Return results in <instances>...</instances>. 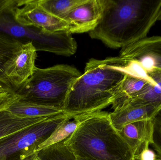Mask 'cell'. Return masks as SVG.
<instances>
[{
	"instance_id": "6da1fadb",
	"label": "cell",
	"mask_w": 161,
	"mask_h": 160,
	"mask_svg": "<svg viewBox=\"0 0 161 160\" xmlns=\"http://www.w3.org/2000/svg\"><path fill=\"white\" fill-rule=\"evenodd\" d=\"M161 14V0H105L91 38L111 49H122L148 36Z\"/></svg>"
},
{
	"instance_id": "7a4b0ae2",
	"label": "cell",
	"mask_w": 161,
	"mask_h": 160,
	"mask_svg": "<svg viewBox=\"0 0 161 160\" xmlns=\"http://www.w3.org/2000/svg\"><path fill=\"white\" fill-rule=\"evenodd\" d=\"M119 57L90 59L75 81L62 109L70 116L101 111L112 105L125 74L117 68Z\"/></svg>"
},
{
	"instance_id": "3957f363",
	"label": "cell",
	"mask_w": 161,
	"mask_h": 160,
	"mask_svg": "<svg viewBox=\"0 0 161 160\" xmlns=\"http://www.w3.org/2000/svg\"><path fill=\"white\" fill-rule=\"evenodd\" d=\"M108 115L98 112L64 141L76 157L89 160H134L130 148L113 126Z\"/></svg>"
},
{
	"instance_id": "277c9868",
	"label": "cell",
	"mask_w": 161,
	"mask_h": 160,
	"mask_svg": "<svg viewBox=\"0 0 161 160\" xmlns=\"http://www.w3.org/2000/svg\"><path fill=\"white\" fill-rule=\"evenodd\" d=\"M81 74L67 65L45 69L36 67L31 77L14 92L21 99L62 111L72 86Z\"/></svg>"
},
{
	"instance_id": "5b68a950",
	"label": "cell",
	"mask_w": 161,
	"mask_h": 160,
	"mask_svg": "<svg viewBox=\"0 0 161 160\" xmlns=\"http://www.w3.org/2000/svg\"><path fill=\"white\" fill-rule=\"evenodd\" d=\"M68 116L55 115L0 139V160H22L36 153Z\"/></svg>"
},
{
	"instance_id": "8992f818",
	"label": "cell",
	"mask_w": 161,
	"mask_h": 160,
	"mask_svg": "<svg viewBox=\"0 0 161 160\" xmlns=\"http://www.w3.org/2000/svg\"><path fill=\"white\" fill-rule=\"evenodd\" d=\"M14 14L16 21L23 27L35 26L50 33H69L68 23L44 10L38 0H19Z\"/></svg>"
},
{
	"instance_id": "52a82bcc",
	"label": "cell",
	"mask_w": 161,
	"mask_h": 160,
	"mask_svg": "<svg viewBox=\"0 0 161 160\" xmlns=\"http://www.w3.org/2000/svg\"><path fill=\"white\" fill-rule=\"evenodd\" d=\"M36 52L32 42L24 43L5 65V79L14 91L33 75L36 67Z\"/></svg>"
},
{
	"instance_id": "ba28073f",
	"label": "cell",
	"mask_w": 161,
	"mask_h": 160,
	"mask_svg": "<svg viewBox=\"0 0 161 160\" xmlns=\"http://www.w3.org/2000/svg\"><path fill=\"white\" fill-rule=\"evenodd\" d=\"M105 0H83L74 8L64 20L71 34L92 31L98 24L104 10Z\"/></svg>"
},
{
	"instance_id": "9c48e42d",
	"label": "cell",
	"mask_w": 161,
	"mask_h": 160,
	"mask_svg": "<svg viewBox=\"0 0 161 160\" xmlns=\"http://www.w3.org/2000/svg\"><path fill=\"white\" fill-rule=\"evenodd\" d=\"M117 132L129 147L133 157L139 155L147 146L151 145L153 143V119L127 124Z\"/></svg>"
},
{
	"instance_id": "30bf717a",
	"label": "cell",
	"mask_w": 161,
	"mask_h": 160,
	"mask_svg": "<svg viewBox=\"0 0 161 160\" xmlns=\"http://www.w3.org/2000/svg\"><path fill=\"white\" fill-rule=\"evenodd\" d=\"M19 0H0V34L19 39L23 43L30 42L34 27H23L15 18Z\"/></svg>"
},
{
	"instance_id": "8fae6325",
	"label": "cell",
	"mask_w": 161,
	"mask_h": 160,
	"mask_svg": "<svg viewBox=\"0 0 161 160\" xmlns=\"http://www.w3.org/2000/svg\"><path fill=\"white\" fill-rule=\"evenodd\" d=\"M161 109V102L143 106H126L109 113V119L117 131L127 124L141 120L153 119Z\"/></svg>"
},
{
	"instance_id": "7c38bea8",
	"label": "cell",
	"mask_w": 161,
	"mask_h": 160,
	"mask_svg": "<svg viewBox=\"0 0 161 160\" xmlns=\"http://www.w3.org/2000/svg\"><path fill=\"white\" fill-rule=\"evenodd\" d=\"M149 54L154 57L156 67L161 69V35L147 36L121 49L120 56L125 61L136 60Z\"/></svg>"
},
{
	"instance_id": "4fadbf2b",
	"label": "cell",
	"mask_w": 161,
	"mask_h": 160,
	"mask_svg": "<svg viewBox=\"0 0 161 160\" xmlns=\"http://www.w3.org/2000/svg\"><path fill=\"white\" fill-rule=\"evenodd\" d=\"M98 112L99 111L75 116L68 115L67 118L58 125L51 136L40 146L37 151L52 145L65 141L75 131L81 123L96 115Z\"/></svg>"
},
{
	"instance_id": "5bb4252c",
	"label": "cell",
	"mask_w": 161,
	"mask_h": 160,
	"mask_svg": "<svg viewBox=\"0 0 161 160\" xmlns=\"http://www.w3.org/2000/svg\"><path fill=\"white\" fill-rule=\"evenodd\" d=\"M53 116L54 115L43 117H24L12 113L6 109L2 110L0 111V139L46 120Z\"/></svg>"
},
{
	"instance_id": "9a60e30c",
	"label": "cell",
	"mask_w": 161,
	"mask_h": 160,
	"mask_svg": "<svg viewBox=\"0 0 161 160\" xmlns=\"http://www.w3.org/2000/svg\"><path fill=\"white\" fill-rule=\"evenodd\" d=\"M148 84H149L144 80L125 74L112 104L113 111L122 108L130 99L140 93Z\"/></svg>"
},
{
	"instance_id": "2e32d148",
	"label": "cell",
	"mask_w": 161,
	"mask_h": 160,
	"mask_svg": "<svg viewBox=\"0 0 161 160\" xmlns=\"http://www.w3.org/2000/svg\"><path fill=\"white\" fill-rule=\"evenodd\" d=\"M7 110L12 113L24 117H43L58 114L62 110L42 106L21 99L20 98L11 103Z\"/></svg>"
},
{
	"instance_id": "e0dca14e",
	"label": "cell",
	"mask_w": 161,
	"mask_h": 160,
	"mask_svg": "<svg viewBox=\"0 0 161 160\" xmlns=\"http://www.w3.org/2000/svg\"><path fill=\"white\" fill-rule=\"evenodd\" d=\"M36 154L38 160H77L64 141L38 150Z\"/></svg>"
},
{
	"instance_id": "ac0fdd59",
	"label": "cell",
	"mask_w": 161,
	"mask_h": 160,
	"mask_svg": "<svg viewBox=\"0 0 161 160\" xmlns=\"http://www.w3.org/2000/svg\"><path fill=\"white\" fill-rule=\"evenodd\" d=\"M83 0H38L45 11L61 19H65L70 11Z\"/></svg>"
},
{
	"instance_id": "d6986e66",
	"label": "cell",
	"mask_w": 161,
	"mask_h": 160,
	"mask_svg": "<svg viewBox=\"0 0 161 160\" xmlns=\"http://www.w3.org/2000/svg\"><path fill=\"white\" fill-rule=\"evenodd\" d=\"M23 44L24 43L19 39L0 34V79L1 80L7 81L4 77L5 65Z\"/></svg>"
},
{
	"instance_id": "ffe728a7",
	"label": "cell",
	"mask_w": 161,
	"mask_h": 160,
	"mask_svg": "<svg viewBox=\"0 0 161 160\" xmlns=\"http://www.w3.org/2000/svg\"><path fill=\"white\" fill-rule=\"evenodd\" d=\"M119 57L117 68L124 74L133 78L144 80L153 86L157 85L156 82L149 76L138 60L125 61L120 56Z\"/></svg>"
},
{
	"instance_id": "44dd1931",
	"label": "cell",
	"mask_w": 161,
	"mask_h": 160,
	"mask_svg": "<svg viewBox=\"0 0 161 160\" xmlns=\"http://www.w3.org/2000/svg\"><path fill=\"white\" fill-rule=\"evenodd\" d=\"M154 123L153 143L151 145L157 153L161 156V109L153 119Z\"/></svg>"
},
{
	"instance_id": "7402d4cb",
	"label": "cell",
	"mask_w": 161,
	"mask_h": 160,
	"mask_svg": "<svg viewBox=\"0 0 161 160\" xmlns=\"http://www.w3.org/2000/svg\"><path fill=\"white\" fill-rule=\"evenodd\" d=\"M19 98V97L13 91L0 92V111L7 109Z\"/></svg>"
},
{
	"instance_id": "603a6c76",
	"label": "cell",
	"mask_w": 161,
	"mask_h": 160,
	"mask_svg": "<svg viewBox=\"0 0 161 160\" xmlns=\"http://www.w3.org/2000/svg\"><path fill=\"white\" fill-rule=\"evenodd\" d=\"M136 60L140 62L142 67L148 74L153 71L156 68L155 59L149 54L142 55Z\"/></svg>"
},
{
	"instance_id": "cb8c5ba5",
	"label": "cell",
	"mask_w": 161,
	"mask_h": 160,
	"mask_svg": "<svg viewBox=\"0 0 161 160\" xmlns=\"http://www.w3.org/2000/svg\"><path fill=\"white\" fill-rule=\"evenodd\" d=\"M157 154L149 148V146H147L139 155L134 157V160H156Z\"/></svg>"
},
{
	"instance_id": "d4e9b609",
	"label": "cell",
	"mask_w": 161,
	"mask_h": 160,
	"mask_svg": "<svg viewBox=\"0 0 161 160\" xmlns=\"http://www.w3.org/2000/svg\"><path fill=\"white\" fill-rule=\"evenodd\" d=\"M22 160H38L36 152L27 156Z\"/></svg>"
},
{
	"instance_id": "484cf974",
	"label": "cell",
	"mask_w": 161,
	"mask_h": 160,
	"mask_svg": "<svg viewBox=\"0 0 161 160\" xmlns=\"http://www.w3.org/2000/svg\"><path fill=\"white\" fill-rule=\"evenodd\" d=\"M156 160H161V156L157 155V159Z\"/></svg>"
},
{
	"instance_id": "4316f807",
	"label": "cell",
	"mask_w": 161,
	"mask_h": 160,
	"mask_svg": "<svg viewBox=\"0 0 161 160\" xmlns=\"http://www.w3.org/2000/svg\"><path fill=\"white\" fill-rule=\"evenodd\" d=\"M76 158H77V160H89L86 159L81 158L78 157H76Z\"/></svg>"
},
{
	"instance_id": "83f0119b",
	"label": "cell",
	"mask_w": 161,
	"mask_h": 160,
	"mask_svg": "<svg viewBox=\"0 0 161 160\" xmlns=\"http://www.w3.org/2000/svg\"></svg>"
}]
</instances>
